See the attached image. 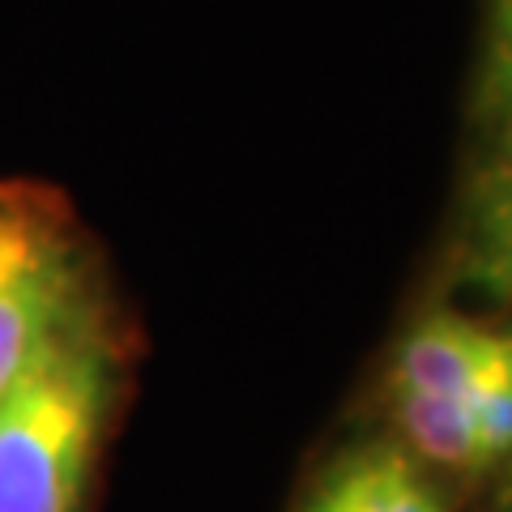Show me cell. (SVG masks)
Returning a JSON list of instances; mask_svg holds the SVG:
<instances>
[{"mask_svg": "<svg viewBox=\"0 0 512 512\" xmlns=\"http://www.w3.org/2000/svg\"><path fill=\"white\" fill-rule=\"evenodd\" d=\"M120 376L116 333L94 312L0 397V512H90Z\"/></svg>", "mask_w": 512, "mask_h": 512, "instance_id": "1", "label": "cell"}, {"mask_svg": "<svg viewBox=\"0 0 512 512\" xmlns=\"http://www.w3.org/2000/svg\"><path fill=\"white\" fill-rule=\"evenodd\" d=\"M103 312L69 210L30 184H0V397Z\"/></svg>", "mask_w": 512, "mask_h": 512, "instance_id": "2", "label": "cell"}, {"mask_svg": "<svg viewBox=\"0 0 512 512\" xmlns=\"http://www.w3.org/2000/svg\"><path fill=\"white\" fill-rule=\"evenodd\" d=\"M512 329H491L461 312H427L419 316L389 367V389L436 393L474 402L483 380L495 372Z\"/></svg>", "mask_w": 512, "mask_h": 512, "instance_id": "3", "label": "cell"}, {"mask_svg": "<svg viewBox=\"0 0 512 512\" xmlns=\"http://www.w3.org/2000/svg\"><path fill=\"white\" fill-rule=\"evenodd\" d=\"M299 512H448L419 461L397 444H367L316 478Z\"/></svg>", "mask_w": 512, "mask_h": 512, "instance_id": "4", "label": "cell"}, {"mask_svg": "<svg viewBox=\"0 0 512 512\" xmlns=\"http://www.w3.org/2000/svg\"><path fill=\"white\" fill-rule=\"evenodd\" d=\"M461 274L487 295L512 299V128H495L491 154L470 180Z\"/></svg>", "mask_w": 512, "mask_h": 512, "instance_id": "5", "label": "cell"}, {"mask_svg": "<svg viewBox=\"0 0 512 512\" xmlns=\"http://www.w3.org/2000/svg\"><path fill=\"white\" fill-rule=\"evenodd\" d=\"M389 406H393V423L402 431L414 461H431V466L453 470V474H474L491 466L470 402L389 389Z\"/></svg>", "mask_w": 512, "mask_h": 512, "instance_id": "6", "label": "cell"}, {"mask_svg": "<svg viewBox=\"0 0 512 512\" xmlns=\"http://www.w3.org/2000/svg\"><path fill=\"white\" fill-rule=\"evenodd\" d=\"M483 111L495 128H512V0H491L487 60H483Z\"/></svg>", "mask_w": 512, "mask_h": 512, "instance_id": "7", "label": "cell"}, {"mask_svg": "<svg viewBox=\"0 0 512 512\" xmlns=\"http://www.w3.org/2000/svg\"><path fill=\"white\" fill-rule=\"evenodd\" d=\"M474 419L478 431H483V448H487V461H508L512 457V333H508V346L495 372L483 380V389L474 393Z\"/></svg>", "mask_w": 512, "mask_h": 512, "instance_id": "8", "label": "cell"}, {"mask_svg": "<svg viewBox=\"0 0 512 512\" xmlns=\"http://www.w3.org/2000/svg\"><path fill=\"white\" fill-rule=\"evenodd\" d=\"M508 512H512V500H508Z\"/></svg>", "mask_w": 512, "mask_h": 512, "instance_id": "9", "label": "cell"}]
</instances>
